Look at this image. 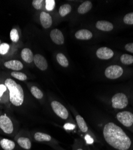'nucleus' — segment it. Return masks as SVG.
<instances>
[{
  "label": "nucleus",
  "mask_w": 133,
  "mask_h": 150,
  "mask_svg": "<svg viewBox=\"0 0 133 150\" xmlns=\"http://www.w3.org/2000/svg\"><path fill=\"white\" fill-rule=\"evenodd\" d=\"M103 136L106 143L116 150H128L131 146L129 137L118 125L110 122L103 128Z\"/></svg>",
  "instance_id": "obj_1"
},
{
  "label": "nucleus",
  "mask_w": 133,
  "mask_h": 150,
  "mask_svg": "<svg viewBox=\"0 0 133 150\" xmlns=\"http://www.w3.org/2000/svg\"><path fill=\"white\" fill-rule=\"evenodd\" d=\"M4 85L9 91L11 103L15 106H21L24 100V93L22 86L10 78L6 80Z\"/></svg>",
  "instance_id": "obj_2"
},
{
  "label": "nucleus",
  "mask_w": 133,
  "mask_h": 150,
  "mask_svg": "<svg viewBox=\"0 0 133 150\" xmlns=\"http://www.w3.org/2000/svg\"><path fill=\"white\" fill-rule=\"evenodd\" d=\"M112 105L115 109L125 108L128 105V98L124 93H116L112 98Z\"/></svg>",
  "instance_id": "obj_3"
},
{
  "label": "nucleus",
  "mask_w": 133,
  "mask_h": 150,
  "mask_svg": "<svg viewBox=\"0 0 133 150\" xmlns=\"http://www.w3.org/2000/svg\"><path fill=\"white\" fill-rule=\"evenodd\" d=\"M116 118L120 123L127 127H129L133 124V114L129 111L119 112L116 115Z\"/></svg>",
  "instance_id": "obj_4"
},
{
  "label": "nucleus",
  "mask_w": 133,
  "mask_h": 150,
  "mask_svg": "<svg viewBox=\"0 0 133 150\" xmlns=\"http://www.w3.org/2000/svg\"><path fill=\"white\" fill-rule=\"evenodd\" d=\"M51 106L55 114L63 120H67L68 118L69 114L67 108L61 103L55 100L51 102Z\"/></svg>",
  "instance_id": "obj_5"
},
{
  "label": "nucleus",
  "mask_w": 133,
  "mask_h": 150,
  "mask_svg": "<svg viewBox=\"0 0 133 150\" xmlns=\"http://www.w3.org/2000/svg\"><path fill=\"white\" fill-rule=\"evenodd\" d=\"M122 68L117 65H113L108 67L105 70L106 76L110 79H115L120 77L123 74Z\"/></svg>",
  "instance_id": "obj_6"
},
{
  "label": "nucleus",
  "mask_w": 133,
  "mask_h": 150,
  "mask_svg": "<svg viewBox=\"0 0 133 150\" xmlns=\"http://www.w3.org/2000/svg\"><path fill=\"white\" fill-rule=\"evenodd\" d=\"M0 128L7 134H11L13 132V122L6 114L0 116Z\"/></svg>",
  "instance_id": "obj_7"
},
{
  "label": "nucleus",
  "mask_w": 133,
  "mask_h": 150,
  "mask_svg": "<svg viewBox=\"0 0 133 150\" xmlns=\"http://www.w3.org/2000/svg\"><path fill=\"white\" fill-rule=\"evenodd\" d=\"M96 55L100 59H108L113 57L114 53L112 49L106 47H102L96 51Z\"/></svg>",
  "instance_id": "obj_8"
},
{
  "label": "nucleus",
  "mask_w": 133,
  "mask_h": 150,
  "mask_svg": "<svg viewBox=\"0 0 133 150\" xmlns=\"http://www.w3.org/2000/svg\"><path fill=\"white\" fill-rule=\"evenodd\" d=\"M51 38L52 40L57 45H63L64 43V37L62 32L58 30L54 29L51 32Z\"/></svg>",
  "instance_id": "obj_9"
},
{
  "label": "nucleus",
  "mask_w": 133,
  "mask_h": 150,
  "mask_svg": "<svg viewBox=\"0 0 133 150\" xmlns=\"http://www.w3.org/2000/svg\"><path fill=\"white\" fill-rule=\"evenodd\" d=\"M33 61L34 64L40 70H46L47 68V62L45 58L40 54H37L34 56Z\"/></svg>",
  "instance_id": "obj_10"
},
{
  "label": "nucleus",
  "mask_w": 133,
  "mask_h": 150,
  "mask_svg": "<svg viewBox=\"0 0 133 150\" xmlns=\"http://www.w3.org/2000/svg\"><path fill=\"white\" fill-rule=\"evenodd\" d=\"M40 20L43 28H49L51 27L52 24V17L49 13L44 11H42L40 14Z\"/></svg>",
  "instance_id": "obj_11"
},
{
  "label": "nucleus",
  "mask_w": 133,
  "mask_h": 150,
  "mask_svg": "<svg viewBox=\"0 0 133 150\" xmlns=\"http://www.w3.org/2000/svg\"><path fill=\"white\" fill-rule=\"evenodd\" d=\"M4 66L7 69L19 71L23 69V66L22 62L19 60H10L4 62Z\"/></svg>",
  "instance_id": "obj_12"
},
{
  "label": "nucleus",
  "mask_w": 133,
  "mask_h": 150,
  "mask_svg": "<svg viewBox=\"0 0 133 150\" xmlns=\"http://www.w3.org/2000/svg\"><path fill=\"white\" fill-rule=\"evenodd\" d=\"M75 37L79 40H87L92 38V33L88 30H80L76 33Z\"/></svg>",
  "instance_id": "obj_13"
},
{
  "label": "nucleus",
  "mask_w": 133,
  "mask_h": 150,
  "mask_svg": "<svg viewBox=\"0 0 133 150\" xmlns=\"http://www.w3.org/2000/svg\"><path fill=\"white\" fill-rule=\"evenodd\" d=\"M96 27L103 31H110L113 29V24L106 21H98L96 23Z\"/></svg>",
  "instance_id": "obj_14"
},
{
  "label": "nucleus",
  "mask_w": 133,
  "mask_h": 150,
  "mask_svg": "<svg viewBox=\"0 0 133 150\" xmlns=\"http://www.w3.org/2000/svg\"><path fill=\"white\" fill-rule=\"evenodd\" d=\"M21 57L22 59L27 62V63H31L33 61L34 56L31 50L28 48H24L21 52Z\"/></svg>",
  "instance_id": "obj_15"
},
{
  "label": "nucleus",
  "mask_w": 133,
  "mask_h": 150,
  "mask_svg": "<svg viewBox=\"0 0 133 150\" xmlns=\"http://www.w3.org/2000/svg\"><path fill=\"white\" fill-rule=\"evenodd\" d=\"M34 139L37 142H50L52 141V137L48 134L42 133V132H37L34 134Z\"/></svg>",
  "instance_id": "obj_16"
},
{
  "label": "nucleus",
  "mask_w": 133,
  "mask_h": 150,
  "mask_svg": "<svg viewBox=\"0 0 133 150\" xmlns=\"http://www.w3.org/2000/svg\"><path fill=\"white\" fill-rule=\"evenodd\" d=\"M0 145L4 150H13L16 146L14 141L8 139H1L0 141Z\"/></svg>",
  "instance_id": "obj_17"
},
{
  "label": "nucleus",
  "mask_w": 133,
  "mask_h": 150,
  "mask_svg": "<svg viewBox=\"0 0 133 150\" xmlns=\"http://www.w3.org/2000/svg\"><path fill=\"white\" fill-rule=\"evenodd\" d=\"M76 120L78 125V127H79L81 132L83 133H87L88 131V127L83 117L79 115H77L76 117Z\"/></svg>",
  "instance_id": "obj_18"
},
{
  "label": "nucleus",
  "mask_w": 133,
  "mask_h": 150,
  "mask_svg": "<svg viewBox=\"0 0 133 150\" xmlns=\"http://www.w3.org/2000/svg\"><path fill=\"white\" fill-rule=\"evenodd\" d=\"M18 143L20 147L25 149H30L31 148V142L28 137H20L18 139Z\"/></svg>",
  "instance_id": "obj_19"
},
{
  "label": "nucleus",
  "mask_w": 133,
  "mask_h": 150,
  "mask_svg": "<svg viewBox=\"0 0 133 150\" xmlns=\"http://www.w3.org/2000/svg\"><path fill=\"white\" fill-rule=\"evenodd\" d=\"M92 7V3L89 1H86L83 2L78 8L77 11L80 14H84L88 12Z\"/></svg>",
  "instance_id": "obj_20"
},
{
  "label": "nucleus",
  "mask_w": 133,
  "mask_h": 150,
  "mask_svg": "<svg viewBox=\"0 0 133 150\" xmlns=\"http://www.w3.org/2000/svg\"><path fill=\"white\" fill-rule=\"evenodd\" d=\"M71 11V6L68 4H65L60 7L59 9V15L62 17H64L69 14Z\"/></svg>",
  "instance_id": "obj_21"
},
{
  "label": "nucleus",
  "mask_w": 133,
  "mask_h": 150,
  "mask_svg": "<svg viewBox=\"0 0 133 150\" xmlns=\"http://www.w3.org/2000/svg\"><path fill=\"white\" fill-rule=\"evenodd\" d=\"M56 59L58 62V63L61 66L64 67H67L68 66V61L64 54L61 53L58 54L56 55Z\"/></svg>",
  "instance_id": "obj_22"
},
{
  "label": "nucleus",
  "mask_w": 133,
  "mask_h": 150,
  "mask_svg": "<svg viewBox=\"0 0 133 150\" xmlns=\"http://www.w3.org/2000/svg\"><path fill=\"white\" fill-rule=\"evenodd\" d=\"M31 93L32 95L37 99H41L43 97V92L35 86H33L31 87Z\"/></svg>",
  "instance_id": "obj_23"
},
{
  "label": "nucleus",
  "mask_w": 133,
  "mask_h": 150,
  "mask_svg": "<svg viewBox=\"0 0 133 150\" xmlns=\"http://www.w3.org/2000/svg\"><path fill=\"white\" fill-rule=\"evenodd\" d=\"M120 61L124 64H131L133 63V56L128 54H124L120 57Z\"/></svg>",
  "instance_id": "obj_24"
},
{
  "label": "nucleus",
  "mask_w": 133,
  "mask_h": 150,
  "mask_svg": "<svg viewBox=\"0 0 133 150\" xmlns=\"http://www.w3.org/2000/svg\"><path fill=\"white\" fill-rule=\"evenodd\" d=\"M11 75L12 77H13L15 79H17L19 81H25L27 79V76L25 74H24L23 73L21 72H19V71H13L11 72Z\"/></svg>",
  "instance_id": "obj_25"
},
{
  "label": "nucleus",
  "mask_w": 133,
  "mask_h": 150,
  "mask_svg": "<svg viewBox=\"0 0 133 150\" xmlns=\"http://www.w3.org/2000/svg\"><path fill=\"white\" fill-rule=\"evenodd\" d=\"M10 39L12 42H17L19 39V33L16 29H12L10 31Z\"/></svg>",
  "instance_id": "obj_26"
},
{
  "label": "nucleus",
  "mask_w": 133,
  "mask_h": 150,
  "mask_svg": "<svg viewBox=\"0 0 133 150\" xmlns=\"http://www.w3.org/2000/svg\"><path fill=\"white\" fill-rule=\"evenodd\" d=\"M10 49V46L6 43H1L0 45V54L5 55L6 54Z\"/></svg>",
  "instance_id": "obj_27"
},
{
  "label": "nucleus",
  "mask_w": 133,
  "mask_h": 150,
  "mask_svg": "<svg viewBox=\"0 0 133 150\" xmlns=\"http://www.w3.org/2000/svg\"><path fill=\"white\" fill-rule=\"evenodd\" d=\"M124 22L126 24L133 25V12L129 13L124 16Z\"/></svg>",
  "instance_id": "obj_28"
},
{
  "label": "nucleus",
  "mask_w": 133,
  "mask_h": 150,
  "mask_svg": "<svg viewBox=\"0 0 133 150\" xmlns=\"http://www.w3.org/2000/svg\"><path fill=\"white\" fill-rule=\"evenodd\" d=\"M46 8L48 11H52L55 6V1L54 0H46Z\"/></svg>",
  "instance_id": "obj_29"
},
{
  "label": "nucleus",
  "mask_w": 133,
  "mask_h": 150,
  "mask_svg": "<svg viewBox=\"0 0 133 150\" xmlns=\"http://www.w3.org/2000/svg\"><path fill=\"white\" fill-rule=\"evenodd\" d=\"M43 2L44 1H43V0H34V1H32V4L35 9L40 10L43 7Z\"/></svg>",
  "instance_id": "obj_30"
},
{
  "label": "nucleus",
  "mask_w": 133,
  "mask_h": 150,
  "mask_svg": "<svg viewBox=\"0 0 133 150\" xmlns=\"http://www.w3.org/2000/svg\"><path fill=\"white\" fill-rule=\"evenodd\" d=\"M64 127L66 130H73L75 128V125L72 124H70V123H67L64 125Z\"/></svg>",
  "instance_id": "obj_31"
},
{
  "label": "nucleus",
  "mask_w": 133,
  "mask_h": 150,
  "mask_svg": "<svg viewBox=\"0 0 133 150\" xmlns=\"http://www.w3.org/2000/svg\"><path fill=\"white\" fill-rule=\"evenodd\" d=\"M7 88L5 85L0 84V98L3 96L4 93L7 90Z\"/></svg>",
  "instance_id": "obj_32"
},
{
  "label": "nucleus",
  "mask_w": 133,
  "mask_h": 150,
  "mask_svg": "<svg viewBox=\"0 0 133 150\" xmlns=\"http://www.w3.org/2000/svg\"><path fill=\"white\" fill-rule=\"evenodd\" d=\"M125 48L127 51L133 53V43H130L127 44L125 46Z\"/></svg>",
  "instance_id": "obj_33"
},
{
  "label": "nucleus",
  "mask_w": 133,
  "mask_h": 150,
  "mask_svg": "<svg viewBox=\"0 0 133 150\" xmlns=\"http://www.w3.org/2000/svg\"><path fill=\"white\" fill-rule=\"evenodd\" d=\"M85 140L87 142V144H91L94 142V139L92 137H91V136H89V134H87L85 136Z\"/></svg>",
  "instance_id": "obj_34"
},
{
  "label": "nucleus",
  "mask_w": 133,
  "mask_h": 150,
  "mask_svg": "<svg viewBox=\"0 0 133 150\" xmlns=\"http://www.w3.org/2000/svg\"><path fill=\"white\" fill-rule=\"evenodd\" d=\"M75 150H84V149L82 146H79V147H77Z\"/></svg>",
  "instance_id": "obj_35"
},
{
  "label": "nucleus",
  "mask_w": 133,
  "mask_h": 150,
  "mask_svg": "<svg viewBox=\"0 0 133 150\" xmlns=\"http://www.w3.org/2000/svg\"><path fill=\"white\" fill-rule=\"evenodd\" d=\"M1 40H0V45H1Z\"/></svg>",
  "instance_id": "obj_36"
},
{
  "label": "nucleus",
  "mask_w": 133,
  "mask_h": 150,
  "mask_svg": "<svg viewBox=\"0 0 133 150\" xmlns=\"http://www.w3.org/2000/svg\"><path fill=\"white\" fill-rule=\"evenodd\" d=\"M0 100H1V99H0Z\"/></svg>",
  "instance_id": "obj_37"
}]
</instances>
